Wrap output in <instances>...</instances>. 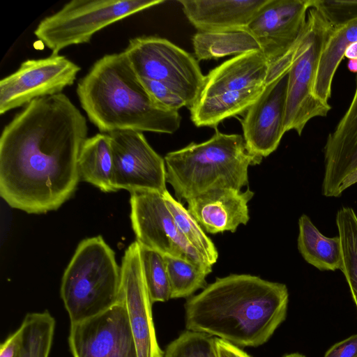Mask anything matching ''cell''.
Returning <instances> with one entry per match:
<instances>
[{
	"label": "cell",
	"instance_id": "24",
	"mask_svg": "<svg viewBox=\"0 0 357 357\" xmlns=\"http://www.w3.org/2000/svg\"><path fill=\"white\" fill-rule=\"evenodd\" d=\"M55 326L54 318L47 310L26 314L19 327L21 337L15 357H49Z\"/></svg>",
	"mask_w": 357,
	"mask_h": 357
},
{
	"label": "cell",
	"instance_id": "6",
	"mask_svg": "<svg viewBox=\"0 0 357 357\" xmlns=\"http://www.w3.org/2000/svg\"><path fill=\"white\" fill-rule=\"evenodd\" d=\"M60 292L70 324L97 315L121 300V267L101 236L79 243L63 273Z\"/></svg>",
	"mask_w": 357,
	"mask_h": 357
},
{
	"label": "cell",
	"instance_id": "16",
	"mask_svg": "<svg viewBox=\"0 0 357 357\" xmlns=\"http://www.w3.org/2000/svg\"><path fill=\"white\" fill-rule=\"evenodd\" d=\"M288 73L267 84L241 121L249 153L263 158L274 152L285 133L284 119Z\"/></svg>",
	"mask_w": 357,
	"mask_h": 357
},
{
	"label": "cell",
	"instance_id": "12",
	"mask_svg": "<svg viewBox=\"0 0 357 357\" xmlns=\"http://www.w3.org/2000/svg\"><path fill=\"white\" fill-rule=\"evenodd\" d=\"M108 135L113 155V183L116 190L124 189L130 193H163L167 190L165 160L153 149L142 132L123 130Z\"/></svg>",
	"mask_w": 357,
	"mask_h": 357
},
{
	"label": "cell",
	"instance_id": "18",
	"mask_svg": "<svg viewBox=\"0 0 357 357\" xmlns=\"http://www.w3.org/2000/svg\"><path fill=\"white\" fill-rule=\"evenodd\" d=\"M254 195L249 188H213L188 201V210L208 233L234 232L249 221L248 202Z\"/></svg>",
	"mask_w": 357,
	"mask_h": 357
},
{
	"label": "cell",
	"instance_id": "35",
	"mask_svg": "<svg viewBox=\"0 0 357 357\" xmlns=\"http://www.w3.org/2000/svg\"><path fill=\"white\" fill-rule=\"evenodd\" d=\"M347 68L351 72L357 73V59H349Z\"/></svg>",
	"mask_w": 357,
	"mask_h": 357
},
{
	"label": "cell",
	"instance_id": "13",
	"mask_svg": "<svg viewBox=\"0 0 357 357\" xmlns=\"http://www.w3.org/2000/svg\"><path fill=\"white\" fill-rule=\"evenodd\" d=\"M68 344L73 357H139L126 303L70 324Z\"/></svg>",
	"mask_w": 357,
	"mask_h": 357
},
{
	"label": "cell",
	"instance_id": "9",
	"mask_svg": "<svg viewBox=\"0 0 357 357\" xmlns=\"http://www.w3.org/2000/svg\"><path fill=\"white\" fill-rule=\"evenodd\" d=\"M123 52L140 79L166 86L191 107L205 76L195 56L158 36L132 38Z\"/></svg>",
	"mask_w": 357,
	"mask_h": 357
},
{
	"label": "cell",
	"instance_id": "2",
	"mask_svg": "<svg viewBox=\"0 0 357 357\" xmlns=\"http://www.w3.org/2000/svg\"><path fill=\"white\" fill-rule=\"evenodd\" d=\"M288 303L284 284L248 274L216 278L185 302V328L239 347H256L285 320Z\"/></svg>",
	"mask_w": 357,
	"mask_h": 357
},
{
	"label": "cell",
	"instance_id": "31",
	"mask_svg": "<svg viewBox=\"0 0 357 357\" xmlns=\"http://www.w3.org/2000/svg\"><path fill=\"white\" fill-rule=\"evenodd\" d=\"M324 357H357V334L333 344Z\"/></svg>",
	"mask_w": 357,
	"mask_h": 357
},
{
	"label": "cell",
	"instance_id": "5",
	"mask_svg": "<svg viewBox=\"0 0 357 357\" xmlns=\"http://www.w3.org/2000/svg\"><path fill=\"white\" fill-rule=\"evenodd\" d=\"M270 64L261 52L235 56L212 69L191 107L197 127L217 128L226 119L244 114L267 86Z\"/></svg>",
	"mask_w": 357,
	"mask_h": 357
},
{
	"label": "cell",
	"instance_id": "27",
	"mask_svg": "<svg viewBox=\"0 0 357 357\" xmlns=\"http://www.w3.org/2000/svg\"><path fill=\"white\" fill-rule=\"evenodd\" d=\"M164 256L167 269L171 298H190L196 291L208 284L209 274L193 263L182 258Z\"/></svg>",
	"mask_w": 357,
	"mask_h": 357
},
{
	"label": "cell",
	"instance_id": "22",
	"mask_svg": "<svg viewBox=\"0 0 357 357\" xmlns=\"http://www.w3.org/2000/svg\"><path fill=\"white\" fill-rule=\"evenodd\" d=\"M80 178L104 192L117 191L113 183V155L109 135L98 133L87 138L78 158Z\"/></svg>",
	"mask_w": 357,
	"mask_h": 357
},
{
	"label": "cell",
	"instance_id": "7",
	"mask_svg": "<svg viewBox=\"0 0 357 357\" xmlns=\"http://www.w3.org/2000/svg\"><path fill=\"white\" fill-rule=\"evenodd\" d=\"M332 24L316 8H309L305 28L296 42L288 72L284 130L301 135L312 119L326 116L331 107L318 99L313 86L318 61Z\"/></svg>",
	"mask_w": 357,
	"mask_h": 357
},
{
	"label": "cell",
	"instance_id": "3",
	"mask_svg": "<svg viewBox=\"0 0 357 357\" xmlns=\"http://www.w3.org/2000/svg\"><path fill=\"white\" fill-rule=\"evenodd\" d=\"M77 95L101 133L132 130L173 134L178 111L165 109L149 93L123 52L105 54L79 79Z\"/></svg>",
	"mask_w": 357,
	"mask_h": 357
},
{
	"label": "cell",
	"instance_id": "32",
	"mask_svg": "<svg viewBox=\"0 0 357 357\" xmlns=\"http://www.w3.org/2000/svg\"><path fill=\"white\" fill-rule=\"evenodd\" d=\"M217 357H251L239 347L226 340L215 337Z\"/></svg>",
	"mask_w": 357,
	"mask_h": 357
},
{
	"label": "cell",
	"instance_id": "29",
	"mask_svg": "<svg viewBox=\"0 0 357 357\" xmlns=\"http://www.w3.org/2000/svg\"><path fill=\"white\" fill-rule=\"evenodd\" d=\"M163 357H217L215 337L186 330L167 346Z\"/></svg>",
	"mask_w": 357,
	"mask_h": 357
},
{
	"label": "cell",
	"instance_id": "23",
	"mask_svg": "<svg viewBox=\"0 0 357 357\" xmlns=\"http://www.w3.org/2000/svg\"><path fill=\"white\" fill-rule=\"evenodd\" d=\"M192 41L198 61L261 52L258 42L246 29L197 31Z\"/></svg>",
	"mask_w": 357,
	"mask_h": 357
},
{
	"label": "cell",
	"instance_id": "4",
	"mask_svg": "<svg viewBox=\"0 0 357 357\" xmlns=\"http://www.w3.org/2000/svg\"><path fill=\"white\" fill-rule=\"evenodd\" d=\"M164 160L167 182L183 204L213 188L241 190L248 185V167L260 164L262 158L248 153L242 135L215 128L209 139L169 152Z\"/></svg>",
	"mask_w": 357,
	"mask_h": 357
},
{
	"label": "cell",
	"instance_id": "8",
	"mask_svg": "<svg viewBox=\"0 0 357 357\" xmlns=\"http://www.w3.org/2000/svg\"><path fill=\"white\" fill-rule=\"evenodd\" d=\"M163 0H72L43 19L36 37L52 54L70 46L88 43L98 31Z\"/></svg>",
	"mask_w": 357,
	"mask_h": 357
},
{
	"label": "cell",
	"instance_id": "1",
	"mask_svg": "<svg viewBox=\"0 0 357 357\" xmlns=\"http://www.w3.org/2000/svg\"><path fill=\"white\" fill-rule=\"evenodd\" d=\"M87 134L85 116L62 93L24 106L1 135V197L28 213L58 209L79 181L78 158Z\"/></svg>",
	"mask_w": 357,
	"mask_h": 357
},
{
	"label": "cell",
	"instance_id": "26",
	"mask_svg": "<svg viewBox=\"0 0 357 357\" xmlns=\"http://www.w3.org/2000/svg\"><path fill=\"white\" fill-rule=\"evenodd\" d=\"M163 197L182 236L207 263L213 266L218 259V253L211 239L188 208L174 198L167 190L163 192Z\"/></svg>",
	"mask_w": 357,
	"mask_h": 357
},
{
	"label": "cell",
	"instance_id": "11",
	"mask_svg": "<svg viewBox=\"0 0 357 357\" xmlns=\"http://www.w3.org/2000/svg\"><path fill=\"white\" fill-rule=\"evenodd\" d=\"M80 70L79 66L60 54L23 61L0 81V114L61 93L74 84Z\"/></svg>",
	"mask_w": 357,
	"mask_h": 357
},
{
	"label": "cell",
	"instance_id": "28",
	"mask_svg": "<svg viewBox=\"0 0 357 357\" xmlns=\"http://www.w3.org/2000/svg\"><path fill=\"white\" fill-rule=\"evenodd\" d=\"M144 275L152 303L171 298L170 283L164 256L139 244Z\"/></svg>",
	"mask_w": 357,
	"mask_h": 357
},
{
	"label": "cell",
	"instance_id": "10",
	"mask_svg": "<svg viewBox=\"0 0 357 357\" xmlns=\"http://www.w3.org/2000/svg\"><path fill=\"white\" fill-rule=\"evenodd\" d=\"M130 220L136 241L165 256L182 258L210 273L207 263L179 231L163 193H130Z\"/></svg>",
	"mask_w": 357,
	"mask_h": 357
},
{
	"label": "cell",
	"instance_id": "34",
	"mask_svg": "<svg viewBox=\"0 0 357 357\" xmlns=\"http://www.w3.org/2000/svg\"><path fill=\"white\" fill-rule=\"evenodd\" d=\"M344 56L349 59H357V42L350 45L344 52Z\"/></svg>",
	"mask_w": 357,
	"mask_h": 357
},
{
	"label": "cell",
	"instance_id": "36",
	"mask_svg": "<svg viewBox=\"0 0 357 357\" xmlns=\"http://www.w3.org/2000/svg\"><path fill=\"white\" fill-rule=\"evenodd\" d=\"M282 357H306V356L301 354H299V353H291V354H285Z\"/></svg>",
	"mask_w": 357,
	"mask_h": 357
},
{
	"label": "cell",
	"instance_id": "30",
	"mask_svg": "<svg viewBox=\"0 0 357 357\" xmlns=\"http://www.w3.org/2000/svg\"><path fill=\"white\" fill-rule=\"evenodd\" d=\"M312 6L333 26L357 18V0H313Z\"/></svg>",
	"mask_w": 357,
	"mask_h": 357
},
{
	"label": "cell",
	"instance_id": "20",
	"mask_svg": "<svg viewBox=\"0 0 357 357\" xmlns=\"http://www.w3.org/2000/svg\"><path fill=\"white\" fill-rule=\"evenodd\" d=\"M356 42L357 18L332 26L319 56L313 86L314 96L323 102L329 104L335 72L347 48Z\"/></svg>",
	"mask_w": 357,
	"mask_h": 357
},
{
	"label": "cell",
	"instance_id": "17",
	"mask_svg": "<svg viewBox=\"0 0 357 357\" xmlns=\"http://www.w3.org/2000/svg\"><path fill=\"white\" fill-rule=\"evenodd\" d=\"M322 195L338 197L357 183V76L353 99L324 148Z\"/></svg>",
	"mask_w": 357,
	"mask_h": 357
},
{
	"label": "cell",
	"instance_id": "14",
	"mask_svg": "<svg viewBox=\"0 0 357 357\" xmlns=\"http://www.w3.org/2000/svg\"><path fill=\"white\" fill-rule=\"evenodd\" d=\"M312 6V0H268L247 26L270 66L294 45Z\"/></svg>",
	"mask_w": 357,
	"mask_h": 357
},
{
	"label": "cell",
	"instance_id": "19",
	"mask_svg": "<svg viewBox=\"0 0 357 357\" xmlns=\"http://www.w3.org/2000/svg\"><path fill=\"white\" fill-rule=\"evenodd\" d=\"M268 0H179L198 31L245 29Z\"/></svg>",
	"mask_w": 357,
	"mask_h": 357
},
{
	"label": "cell",
	"instance_id": "21",
	"mask_svg": "<svg viewBox=\"0 0 357 357\" xmlns=\"http://www.w3.org/2000/svg\"><path fill=\"white\" fill-rule=\"evenodd\" d=\"M298 250L305 261L320 271L341 270L342 264L340 237H327L303 214L298 220Z\"/></svg>",
	"mask_w": 357,
	"mask_h": 357
},
{
	"label": "cell",
	"instance_id": "15",
	"mask_svg": "<svg viewBox=\"0 0 357 357\" xmlns=\"http://www.w3.org/2000/svg\"><path fill=\"white\" fill-rule=\"evenodd\" d=\"M121 296L129 317L139 357H163L155 331L152 302L146 287L136 241L126 250L121 266Z\"/></svg>",
	"mask_w": 357,
	"mask_h": 357
},
{
	"label": "cell",
	"instance_id": "25",
	"mask_svg": "<svg viewBox=\"0 0 357 357\" xmlns=\"http://www.w3.org/2000/svg\"><path fill=\"white\" fill-rule=\"evenodd\" d=\"M335 222L340 239L343 273L357 308V215L344 206L336 213Z\"/></svg>",
	"mask_w": 357,
	"mask_h": 357
},
{
	"label": "cell",
	"instance_id": "33",
	"mask_svg": "<svg viewBox=\"0 0 357 357\" xmlns=\"http://www.w3.org/2000/svg\"><path fill=\"white\" fill-rule=\"evenodd\" d=\"M20 337L21 332L18 328L1 344L0 357H15L20 347Z\"/></svg>",
	"mask_w": 357,
	"mask_h": 357
}]
</instances>
